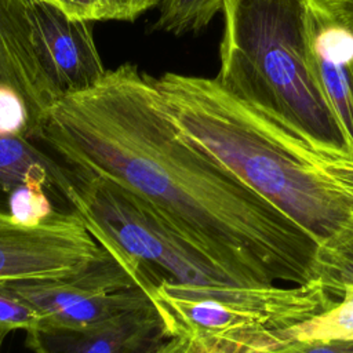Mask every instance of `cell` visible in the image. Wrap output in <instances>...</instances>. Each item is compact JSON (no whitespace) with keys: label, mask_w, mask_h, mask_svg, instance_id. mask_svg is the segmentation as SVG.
Here are the masks:
<instances>
[{"label":"cell","mask_w":353,"mask_h":353,"mask_svg":"<svg viewBox=\"0 0 353 353\" xmlns=\"http://www.w3.org/2000/svg\"><path fill=\"white\" fill-rule=\"evenodd\" d=\"M8 214L18 222L36 225L57 212L48 190L39 183L22 185L8 196Z\"/></svg>","instance_id":"9a60e30c"},{"label":"cell","mask_w":353,"mask_h":353,"mask_svg":"<svg viewBox=\"0 0 353 353\" xmlns=\"http://www.w3.org/2000/svg\"><path fill=\"white\" fill-rule=\"evenodd\" d=\"M62 12L80 21H105V8L102 0H48Z\"/></svg>","instance_id":"ffe728a7"},{"label":"cell","mask_w":353,"mask_h":353,"mask_svg":"<svg viewBox=\"0 0 353 353\" xmlns=\"http://www.w3.org/2000/svg\"><path fill=\"white\" fill-rule=\"evenodd\" d=\"M156 80L179 132L281 208L317 244L353 218V201L314 165L309 146L216 79L170 72Z\"/></svg>","instance_id":"7a4b0ae2"},{"label":"cell","mask_w":353,"mask_h":353,"mask_svg":"<svg viewBox=\"0 0 353 353\" xmlns=\"http://www.w3.org/2000/svg\"><path fill=\"white\" fill-rule=\"evenodd\" d=\"M8 332L7 331H4V330H0V335H7Z\"/></svg>","instance_id":"603a6c76"},{"label":"cell","mask_w":353,"mask_h":353,"mask_svg":"<svg viewBox=\"0 0 353 353\" xmlns=\"http://www.w3.org/2000/svg\"><path fill=\"white\" fill-rule=\"evenodd\" d=\"M226 0H161L154 28L176 36L199 32L222 11Z\"/></svg>","instance_id":"5bb4252c"},{"label":"cell","mask_w":353,"mask_h":353,"mask_svg":"<svg viewBox=\"0 0 353 353\" xmlns=\"http://www.w3.org/2000/svg\"><path fill=\"white\" fill-rule=\"evenodd\" d=\"M218 83L324 154H353L314 76L302 0H226Z\"/></svg>","instance_id":"3957f363"},{"label":"cell","mask_w":353,"mask_h":353,"mask_svg":"<svg viewBox=\"0 0 353 353\" xmlns=\"http://www.w3.org/2000/svg\"><path fill=\"white\" fill-rule=\"evenodd\" d=\"M154 353H192L186 339L181 336H171Z\"/></svg>","instance_id":"44dd1931"},{"label":"cell","mask_w":353,"mask_h":353,"mask_svg":"<svg viewBox=\"0 0 353 353\" xmlns=\"http://www.w3.org/2000/svg\"><path fill=\"white\" fill-rule=\"evenodd\" d=\"M69 171V210L81 216L148 295L164 279L196 287L261 284L226 272L117 183Z\"/></svg>","instance_id":"277c9868"},{"label":"cell","mask_w":353,"mask_h":353,"mask_svg":"<svg viewBox=\"0 0 353 353\" xmlns=\"http://www.w3.org/2000/svg\"><path fill=\"white\" fill-rule=\"evenodd\" d=\"M349 4H350V8H352V12H353V0H349Z\"/></svg>","instance_id":"cb8c5ba5"},{"label":"cell","mask_w":353,"mask_h":353,"mask_svg":"<svg viewBox=\"0 0 353 353\" xmlns=\"http://www.w3.org/2000/svg\"><path fill=\"white\" fill-rule=\"evenodd\" d=\"M29 18L37 58L58 97L87 90L103 77L90 21L73 19L43 0L30 1Z\"/></svg>","instance_id":"ba28073f"},{"label":"cell","mask_w":353,"mask_h":353,"mask_svg":"<svg viewBox=\"0 0 353 353\" xmlns=\"http://www.w3.org/2000/svg\"><path fill=\"white\" fill-rule=\"evenodd\" d=\"M171 335L153 305L85 327L44 324L26 332L33 353H154Z\"/></svg>","instance_id":"9c48e42d"},{"label":"cell","mask_w":353,"mask_h":353,"mask_svg":"<svg viewBox=\"0 0 353 353\" xmlns=\"http://www.w3.org/2000/svg\"><path fill=\"white\" fill-rule=\"evenodd\" d=\"M39 183L63 201L70 189L69 168L28 137H0V192Z\"/></svg>","instance_id":"8fae6325"},{"label":"cell","mask_w":353,"mask_h":353,"mask_svg":"<svg viewBox=\"0 0 353 353\" xmlns=\"http://www.w3.org/2000/svg\"><path fill=\"white\" fill-rule=\"evenodd\" d=\"M43 1H48V0H43Z\"/></svg>","instance_id":"d4e9b609"},{"label":"cell","mask_w":353,"mask_h":353,"mask_svg":"<svg viewBox=\"0 0 353 353\" xmlns=\"http://www.w3.org/2000/svg\"><path fill=\"white\" fill-rule=\"evenodd\" d=\"M32 0H0V85L25 102L33 138L59 98L37 58L29 18Z\"/></svg>","instance_id":"30bf717a"},{"label":"cell","mask_w":353,"mask_h":353,"mask_svg":"<svg viewBox=\"0 0 353 353\" xmlns=\"http://www.w3.org/2000/svg\"><path fill=\"white\" fill-rule=\"evenodd\" d=\"M161 0H102L105 21H134Z\"/></svg>","instance_id":"d6986e66"},{"label":"cell","mask_w":353,"mask_h":353,"mask_svg":"<svg viewBox=\"0 0 353 353\" xmlns=\"http://www.w3.org/2000/svg\"><path fill=\"white\" fill-rule=\"evenodd\" d=\"M317 83L353 149V12L349 0H302Z\"/></svg>","instance_id":"52a82bcc"},{"label":"cell","mask_w":353,"mask_h":353,"mask_svg":"<svg viewBox=\"0 0 353 353\" xmlns=\"http://www.w3.org/2000/svg\"><path fill=\"white\" fill-rule=\"evenodd\" d=\"M29 302L44 324L85 327L152 303L148 292L114 258L74 277L3 283Z\"/></svg>","instance_id":"8992f818"},{"label":"cell","mask_w":353,"mask_h":353,"mask_svg":"<svg viewBox=\"0 0 353 353\" xmlns=\"http://www.w3.org/2000/svg\"><path fill=\"white\" fill-rule=\"evenodd\" d=\"M36 141L69 170L124 188L230 274L261 284L312 280L317 241L175 127L157 80L132 63L59 97Z\"/></svg>","instance_id":"6da1fadb"},{"label":"cell","mask_w":353,"mask_h":353,"mask_svg":"<svg viewBox=\"0 0 353 353\" xmlns=\"http://www.w3.org/2000/svg\"><path fill=\"white\" fill-rule=\"evenodd\" d=\"M4 338H6V335H0V350H1V345L4 342Z\"/></svg>","instance_id":"7402d4cb"},{"label":"cell","mask_w":353,"mask_h":353,"mask_svg":"<svg viewBox=\"0 0 353 353\" xmlns=\"http://www.w3.org/2000/svg\"><path fill=\"white\" fill-rule=\"evenodd\" d=\"M277 334L283 343L288 341L353 339V285H345L339 299L324 312L280 330Z\"/></svg>","instance_id":"4fadbf2b"},{"label":"cell","mask_w":353,"mask_h":353,"mask_svg":"<svg viewBox=\"0 0 353 353\" xmlns=\"http://www.w3.org/2000/svg\"><path fill=\"white\" fill-rule=\"evenodd\" d=\"M112 258L74 211L28 225L0 210V283L74 277Z\"/></svg>","instance_id":"5b68a950"},{"label":"cell","mask_w":353,"mask_h":353,"mask_svg":"<svg viewBox=\"0 0 353 353\" xmlns=\"http://www.w3.org/2000/svg\"><path fill=\"white\" fill-rule=\"evenodd\" d=\"M263 353H353V339L288 341Z\"/></svg>","instance_id":"ac0fdd59"},{"label":"cell","mask_w":353,"mask_h":353,"mask_svg":"<svg viewBox=\"0 0 353 353\" xmlns=\"http://www.w3.org/2000/svg\"><path fill=\"white\" fill-rule=\"evenodd\" d=\"M43 325V316L29 302L0 283V330L30 332Z\"/></svg>","instance_id":"2e32d148"},{"label":"cell","mask_w":353,"mask_h":353,"mask_svg":"<svg viewBox=\"0 0 353 353\" xmlns=\"http://www.w3.org/2000/svg\"><path fill=\"white\" fill-rule=\"evenodd\" d=\"M312 280L335 299L345 285H353V218L317 244Z\"/></svg>","instance_id":"7c38bea8"},{"label":"cell","mask_w":353,"mask_h":353,"mask_svg":"<svg viewBox=\"0 0 353 353\" xmlns=\"http://www.w3.org/2000/svg\"><path fill=\"white\" fill-rule=\"evenodd\" d=\"M314 165L353 201V154H324L309 148Z\"/></svg>","instance_id":"e0dca14e"}]
</instances>
